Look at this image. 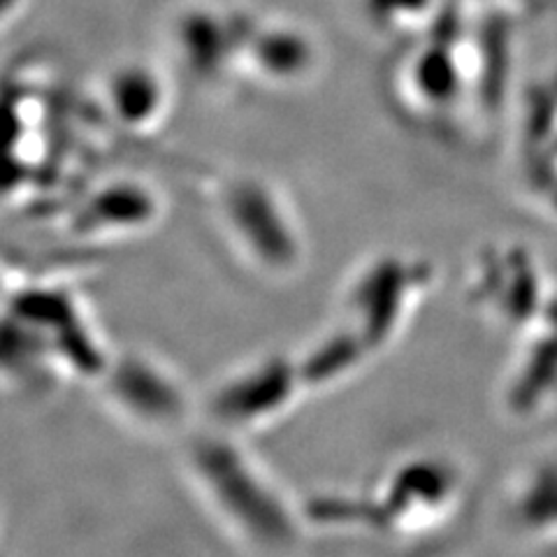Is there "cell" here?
Segmentation results:
<instances>
[{
  "mask_svg": "<svg viewBox=\"0 0 557 557\" xmlns=\"http://www.w3.org/2000/svg\"><path fill=\"white\" fill-rule=\"evenodd\" d=\"M456 0L437 22L403 40L388 67L393 108L425 133L460 135L491 116L504 89V45L483 40Z\"/></svg>",
  "mask_w": 557,
  "mask_h": 557,
  "instance_id": "6da1fadb",
  "label": "cell"
},
{
  "mask_svg": "<svg viewBox=\"0 0 557 557\" xmlns=\"http://www.w3.org/2000/svg\"><path fill=\"white\" fill-rule=\"evenodd\" d=\"M5 374L20 381H49L61 374L96 379L108 370L89 307L73 278L28 276L8 290Z\"/></svg>",
  "mask_w": 557,
  "mask_h": 557,
  "instance_id": "7a4b0ae2",
  "label": "cell"
},
{
  "mask_svg": "<svg viewBox=\"0 0 557 557\" xmlns=\"http://www.w3.org/2000/svg\"><path fill=\"white\" fill-rule=\"evenodd\" d=\"M188 446L190 479L239 542L265 555L295 550L302 536V516L251 453L242 448L237 434L212 428Z\"/></svg>",
  "mask_w": 557,
  "mask_h": 557,
  "instance_id": "3957f363",
  "label": "cell"
},
{
  "mask_svg": "<svg viewBox=\"0 0 557 557\" xmlns=\"http://www.w3.org/2000/svg\"><path fill=\"white\" fill-rule=\"evenodd\" d=\"M202 205L225 247L247 270L278 282L305 265L307 237L298 209L265 174L235 170L209 177Z\"/></svg>",
  "mask_w": 557,
  "mask_h": 557,
  "instance_id": "277c9868",
  "label": "cell"
},
{
  "mask_svg": "<svg viewBox=\"0 0 557 557\" xmlns=\"http://www.w3.org/2000/svg\"><path fill=\"white\" fill-rule=\"evenodd\" d=\"M432 284V265L403 251H383L354 270L342 293V323L376 356L407 327Z\"/></svg>",
  "mask_w": 557,
  "mask_h": 557,
  "instance_id": "5b68a950",
  "label": "cell"
},
{
  "mask_svg": "<svg viewBox=\"0 0 557 557\" xmlns=\"http://www.w3.org/2000/svg\"><path fill=\"white\" fill-rule=\"evenodd\" d=\"M20 67L14 86H8V110L12 121L10 139V177L8 196L16 194V202H26L45 190L63 184V137L70 133L63 124L61 96L54 84L35 70V77Z\"/></svg>",
  "mask_w": 557,
  "mask_h": 557,
  "instance_id": "8992f818",
  "label": "cell"
},
{
  "mask_svg": "<svg viewBox=\"0 0 557 557\" xmlns=\"http://www.w3.org/2000/svg\"><path fill=\"white\" fill-rule=\"evenodd\" d=\"M256 10L231 0H186L168 20L165 42L190 82L207 89L239 86L244 40Z\"/></svg>",
  "mask_w": 557,
  "mask_h": 557,
  "instance_id": "52a82bcc",
  "label": "cell"
},
{
  "mask_svg": "<svg viewBox=\"0 0 557 557\" xmlns=\"http://www.w3.org/2000/svg\"><path fill=\"white\" fill-rule=\"evenodd\" d=\"M61 205L63 233L77 244H112L151 233L165 216L163 194L133 172L104 174L89 186H75Z\"/></svg>",
  "mask_w": 557,
  "mask_h": 557,
  "instance_id": "ba28073f",
  "label": "cell"
},
{
  "mask_svg": "<svg viewBox=\"0 0 557 557\" xmlns=\"http://www.w3.org/2000/svg\"><path fill=\"white\" fill-rule=\"evenodd\" d=\"M462 469L437 453L405 458L381 476L358 507L370 522L391 532H413L450 513L465 491Z\"/></svg>",
  "mask_w": 557,
  "mask_h": 557,
  "instance_id": "9c48e42d",
  "label": "cell"
},
{
  "mask_svg": "<svg viewBox=\"0 0 557 557\" xmlns=\"http://www.w3.org/2000/svg\"><path fill=\"white\" fill-rule=\"evenodd\" d=\"M174 86L161 63L131 57L104 70L86 110L100 131L126 137H153L170 121Z\"/></svg>",
  "mask_w": 557,
  "mask_h": 557,
  "instance_id": "30bf717a",
  "label": "cell"
},
{
  "mask_svg": "<svg viewBox=\"0 0 557 557\" xmlns=\"http://www.w3.org/2000/svg\"><path fill=\"white\" fill-rule=\"evenodd\" d=\"M323 47L307 24L284 14L256 12L242 51L239 86L295 91L317 77Z\"/></svg>",
  "mask_w": 557,
  "mask_h": 557,
  "instance_id": "8fae6325",
  "label": "cell"
},
{
  "mask_svg": "<svg viewBox=\"0 0 557 557\" xmlns=\"http://www.w3.org/2000/svg\"><path fill=\"white\" fill-rule=\"evenodd\" d=\"M307 391L298 358L268 356L225 376L209 397L212 428L239 434L276 421Z\"/></svg>",
  "mask_w": 557,
  "mask_h": 557,
  "instance_id": "7c38bea8",
  "label": "cell"
},
{
  "mask_svg": "<svg viewBox=\"0 0 557 557\" xmlns=\"http://www.w3.org/2000/svg\"><path fill=\"white\" fill-rule=\"evenodd\" d=\"M100 386L121 418L147 432L180 428L190 411L184 381L149 354L128 351L112 356L108 370L100 376Z\"/></svg>",
  "mask_w": 557,
  "mask_h": 557,
  "instance_id": "4fadbf2b",
  "label": "cell"
},
{
  "mask_svg": "<svg viewBox=\"0 0 557 557\" xmlns=\"http://www.w3.org/2000/svg\"><path fill=\"white\" fill-rule=\"evenodd\" d=\"M453 0H364L372 20L395 35L407 40L411 35L425 30L448 10Z\"/></svg>",
  "mask_w": 557,
  "mask_h": 557,
  "instance_id": "5bb4252c",
  "label": "cell"
},
{
  "mask_svg": "<svg viewBox=\"0 0 557 557\" xmlns=\"http://www.w3.org/2000/svg\"><path fill=\"white\" fill-rule=\"evenodd\" d=\"M481 3H487V8H491V10L507 14V12H513V10H525V8L542 5L544 0H481Z\"/></svg>",
  "mask_w": 557,
  "mask_h": 557,
  "instance_id": "9a60e30c",
  "label": "cell"
}]
</instances>
